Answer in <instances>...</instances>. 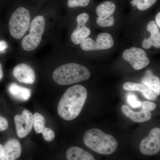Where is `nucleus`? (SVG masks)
<instances>
[{"instance_id":"nucleus-1","label":"nucleus","mask_w":160,"mask_h":160,"mask_svg":"<svg viewBox=\"0 0 160 160\" xmlns=\"http://www.w3.org/2000/svg\"><path fill=\"white\" fill-rule=\"evenodd\" d=\"M87 98L85 87L77 85L69 88L60 100L58 111L59 115L66 121L77 118L82 109Z\"/></svg>"},{"instance_id":"nucleus-2","label":"nucleus","mask_w":160,"mask_h":160,"mask_svg":"<svg viewBox=\"0 0 160 160\" xmlns=\"http://www.w3.org/2000/svg\"><path fill=\"white\" fill-rule=\"evenodd\" d=\"M83 142L89 149L104 155L112 154L118 146L117 141L113 136L97 128L86 131L83 137Z\"/></svg>"},{"instance_id":"nucleus-3","label":"nucleus","mask_w":160,"mask_h":160,"mask_svg":"<svg viewBox=\"0 0 160 160\" xmlns=\"http://www.w3.org/2000/svg\"><path fill=\"white\" fill-rule=\"evenodd\" d=\"M91 74L88 68L77 63H68L57 68L52 78L58 84L69 85L89 79Z\"/></svg>"},{"instance_id":"nucleus-4","label":"nucleus","mask_w":160,"mask_h":160,"mask_svg":"<svg viewBox=\"0 0 160 160\" xmlns=\"http://www.w3.org/2000/svg\"><path fill=\"white\" fill-rule=\"evenodd\" d=\"M30 21V15L28 9L19 7L12 15L9 20V32L17 39L22 38L28 30Z\"/></svg>"},{"instance_id":"nucleus-5","label":"nucleus","mask_w":160,"mask_h":160,"mask_svg":"<svg viewBox=\"0 0 160 160\" xmlns=\"http://www.w3.org/2000/svg\"><path fill=\"white\" fill-rule=\"evenodd\" d=\"M45 19L42 16H38L30 24V33L23 38L22 46L26 51L34 50L41 43L45 28Z\"/></svg>"},{"instance_id":"nucleus-6","label":"nucleus","mask_w":160,"mask_h":160,"mask_svg":"<svg viewBox=\"0 0 160 160\" xmlns=\"http://www.w3.org/2000/svg\"><path fill=\"white\" fill-rule=\"evenodd\" d=\"M141 153L146 156L157 154L160 150V129L154 128L147 137L142 140L139 146Z\"/></svg>"},{"instance_id":"nucleus-7","label":"nucleus","mask_w":160,"mask_h":160,"mask_svg":"<svg viewBox=\"0 0 160 160\" xmlns=\"http://www.w3.org/2000/svg\"><path fill=\"white\" fill-rule=\"evenodd\" d=\"M113 44L111 35L103 32L98 35L96 42L90 38H87L80 43V46L84 51H95L110 49Z\"/></svg>"},{"instance_id":"nucleus-8","label":"nucleus","mask_w":160,"mask_h":160,"mask_svg":"<svg viewBox=\"0 0 160 160\" xmlns=\"http://www.w3.org/2000/svg\"><path fill=\"white\" fill-rule=\"evenodd\" d=\"M122 57L125 61L129 62L136 70L143 69L150 62L146 52L142 49L135 47H132L124 51Z\"/></svg>"},{"instance_id":"nucleus-9","label":"nucleus","mask_w":160,"mask_h":160,"mask_svg":"<svg viewBox=\"0 0 160 160\" xmlns=\"http://www.w3.org/2000/svg\"><path fill=\"white\" fill-rule=\"evenodd\" d=\"M14 122L17 133L20 138H24L30 133L33 126V115L27 109L24 110L21 115H16Z\"/></svg>"},{"instance_id":"nucleus-10","label":"nucleus","mask_w":160,"mask_h":160,"mask_svg":"<svg viewBox=\"0 0 160 160\" xmlns=\"http://www.w3.org/2000/svg\"><path fill=\"white\" fill-rule=\"evenodd\" d=\"M89 19V15L85 12L80 14L77 18L78 26L71 36L72 42L76 45L80 44L91 34V30L86 26Z\"/></svg>"},{"instance_id":"nucleus-11","label":"nucleus","mask_w":160,"mask_h":160,"mask_svg":"<svg viewBox=\"0 0 160 160\" xmlns=\"http://www.w3.org/2000/svg\"><path fill=\"white\" fill-rule=\"evenodd\" d=\"M13 75L21 83L32 84L35 81L34 70L27 64H20L15 66L13 69Z\"/></svg>"},{"instance_id":"nucleus-12","label":"nucleus","mask_w":160,"mask_h":160,"mask_svg":"<svg viewBox=\"0 0 160 160\" xmlns=\"http://www.w3.org/2000/svg\"><path fill=\"white\" fill-rule=\"evenodd\" d=\"M147 30L150 33V37L145 39L142 42V47L144 49H149L152 46L156 48H160V32L158 27L154 21H151L148 23Z\"/></svg>"},{"instance_id":"nucleus-13","label":"nucleus","mask_w":160,"mask_h":160,"mask_svg":"<svg viewBox=\"0 0 160 160\" xmlns=\"http://www.w3.org/2000/svg\"><path fill=\"white\" fill-rule=\"evenodd\" d=\"M122 111L126 117L135 122H144L149 121L152 118V114L150 112L142 109L141 111L136 112L132 110L130 107L126 105H123Z\"/></svg>"},{"instance_id":"nucleus-14","label":"nucleus","mask_w":160,"mask_h":160,"mask_svg":"<svg viewBox=\"0 0 160 160\" xmlns=\"http://www.w3.org/2000/svg\"><path fill=\"white\" fill-rule=\"evenodd\" d=\"M4 149L5 160H16L22 153L21 144L16 139H12L6 142Z\"/></svg>"},{"instance_id":"nucleus-15","label":"nucleus","mask_w":160,"mask_h":160,"mask_svg":"<svg viewBox=\"0 0 160 160\" xmlns=\"http://www.w3.org/2000/svg\"><path fill=\"white\" fill-rule=\"evenodd\" d=\"M123 89L127 91H139L142 92L146 99L154 101L157 98V95L154 92L143 84L127 82L123 85Z\"/></svg>"},{"instance_id":"nucleus-16","label":"nucleus","mask_w":160,"mask_h":160,"mask_svg":"<svg viewBox=\"0 0 160 160\" xmlns=\"http://www.w3.org/2000/svg\"><path fill=\"white\" fill-rule=\"evenodd\" d=\"M9 93L15 99L26 102L30 98L31 91L30 89L22 87L16 83H12L8 88Z\"/></svg>"},{"instance_id":"nucleus-17","label":"nucleus","mask_w":160,"mask_h":160,"mask_svg":"<svg viewBox=\"0 0 160 160\" xmlns=\"http://www.w3.org/2000/svg\"><path fill=\"white\" fill-rule=\"evenodd\" d=\"M67 160H96L89 152L77 146H72L66 152Z\"/></svg>"},{"instance_id":"nucleus-18","label":"nucleus","mask_w":160,"mask_h":160,"mask_svg":"<svg viewBox=\"0 0 160 160\" xmlns=\"http://www.w3.org/2000/svg\"><path fill=\"white\" fill-rule=\"evenodd\" d=\"M143 85L152 90L157 96L160 94V81L159 78L152 73L151 70H147L142 79Z\"/></svg>"},{"instance_id":"nucleus-19","label":"nucleus","mask_w":160,"mask_h":160,"mask_svg":"<svg viewBox=\"0 0 160 160\" xmlns=\"http://www.w3.org/2000/svg\"><path fill=\"white\" fill-rule=\"evenodd\" d=\"M116 9L115 5L111 2L106 1L97 7L96 13L101 18H108L112 16Z\"/></svg>"},{"instance_id":"nucleus-20","label":"nucleus","mask_w":160,"mask_h":160,"mask_svg":"<svg viewBox=\"0 0 160 160\" xmlns=\"http://www.w3.org/2000/svg\"><path fill=\"white\" fill-rule=\"evenodd\" d=\"M45 123L46 120L42 114L38 112L35 113L33 115V125L37 133H42L46 128L45 127Z\"/></svg>"},{"instance_id":"nucleus-21","label":"nucleus","mask_w":160,"mask_h":160,"mask_svg":"<svg viewBox=\"0 0 160 160\" xmlns=\"http://www.w3.org/2000/svg\"><path fill=\"white\" fill-rule=\"evenodd\" d=\"M157 0H132L131 4L133 6H136L139 10H146L155 4Z\"/></svg>"},{"instance_id":"nucleus-22","label":"nucleus","mask_w":160,"mask_h":160,"mask_svg":"<svg viewBox=\"0 0 160 160\" xmlns=\"http://www.w3.org/2000/svg\"><path fill=\"white\" fill-rule=\"evenodd\" d=\"M97 23L101 27H109L113 26L115 23V19L113 16L108 18L102 19L98 17L97 19Z\"/></svg>"},{"instance_id":"nucleus-23","label":"nucleus","mask_w":160,"mask_h":160,"mask_svg":"<svg viewBox=\"0 0 160 160\" xmlns=\"http://www.w3.org/2000/svg\"><path fill=\"white\" fill-rule=\"evenodd\" d=\"M90 0H68V6L69 8L86 7L89 5Z\"/></svg>"},{"instance_id":"nucleus-24","label":"nucleus","mask_w":160,"mask_h":160,"mask_svg":"<svg viewBox=\"0 0 160 160\" xmlns=\"http://www.w3.org/2000/svg\"><path fill=\"white\" fill-rule=\"evenodd\" d=\"M127 102L133 108H139L142 102L138 99L134 95H129L127 97Z\"/></svg>"},{"instance_id":"nucleus-25","label":"nucleus","mask_w":160,"mask_h":160,"mask_svg":"<svg viewBox=\"0 0 160 160\" xmlns=\"http://www.w3.org/2000/svg\"><path fill=\"white\" fill-rule=\"evenodd\" d=\"M43 138L46 141L48 142H51L54 139L55 133L52 129L48 128H46L42 132Z\"/></svg>"},{"instance_id":"nucleus-26","label":"nucleus","mask_w":160,"mask_h":160,"mask_svg":"<svg viewBox=\"0 0 160 160\" xmlns=\"http://www.w3.org/2000/svg\"><path fill=\"white\" fill-rule=\"evenodd\" d=\"M141 106H142V109L149 112L153 111L156 107V105L155 103L147 102V101L143 102L142 103Z\"/></svg>"},{"instance_id":"nucleus-27","label":"nucleus","mask_w":160,"mask_h":160,"mask_svg":"<svg viewBox=\"0 0 160 160\" xmlns=\"http://www.w3.org/2000/svg\"><path fill=\"white\" fill-rule=\"evenodd\" d=\"M8 122L5 118L0 116V131H3L7 129Z\"/></svg>"},{"instance_id":"nucleus-28","label":"nucleus","mask_w":160,"mask_h":160,"mask_svg":"<svg viewBox=\"0 0 160 160\" xmlns=\"http://www.w3.org/2000/svg\"><path fill=\"white\" fill-rule=\"evenodd\" d=\"M8 47V45L5 41H0V51H3L6 50Z\"/></svg>"},{"instance_id":"nucleus-29","label":"nucleus","mask_w":160,"mask_h":160,"mask_svg":"<svg viewBox=\"0 0 160 160\" xmlns=\"http://www.w3.org/2000/svg\"><path fill=\"white\" fill-rule=\"evenodd\" d=\"M0 160H5L4 146L0 144Z\"/></svg>"},{"instance_id":"nucleus-30","label":"nucleus","mask_w":160,"mask_h":160,"mask_svg":"<svg viewBox=\"0 0 160 160\" xmlns=\"http://www.w3.org/2000/svg\"><path fill=\"white\" fill-rule=\"evenodd\" d=\"M155 23L158 28H160V12L157 14L155 18Z\"/></svg>"},{"instance_id":"nucleus-31","label":"nucleus","mask_w":160,"mask_h":160,"mask_svg":"<svg viewBox=\"0 0 160 160\" xmlns=\"http://www.w3.org/2000/svg\"><path fill=\"white\" fill-rule=\"evenodd\" d=\"M3 77V72L2 64H0V81L2 79Z\"/></svg>"}]
</instances>
